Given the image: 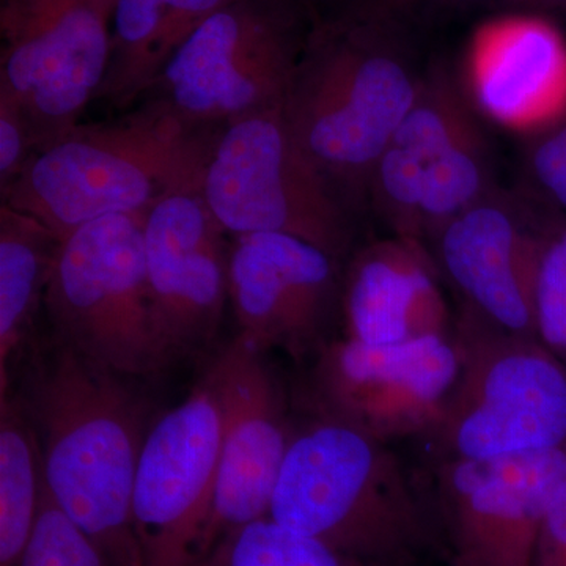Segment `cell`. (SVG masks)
I'll return each mask as SVG.
<instances>
[{"label": "cell", "mask_w": 566, "mask_h": 566, "mask_svg": "<svg viewBox=\"0 0 566 566\" xmlns=\"http://www.w3.org/2000/svg\"><path fill=\"white\" fill-rule=\"evenodd\" d=\"M222 128L144 99L41 147L0 197L63 240L98 219L148 212L172 193L202 189Z\"/></svg>", "instance_id": "obj_3"}, {"label": "cell", "mask_w": 566, "mask_h": 566, "mask_svg": "<svg viewBox=\"0 0 566 566\" xmlns=\"http://www.w3.org/2000/svg\"><path fill=\"white\" fill-rule=\"evenodd\" d=\"M528 170L539 191L566 211V118L535 142L528 155Z\"/></svg>", "instance_id": "obj_28"}, {"label": "cell", "mask_w": 566, "mask_h": 566, "mask_svg": "<svg viewBox=\"0 0 566 566\" xmlns=\"http://www.w3.org/2000/svg\"><path fill=\"white\" fill-rule=\"evenodd\" d=\"M465 81L472 104L512 132L543 133L566 118V40L536 17H505L475 32Z\"/></svg>", "instance_id": "obj_17"}, {"label": "cell", "mask_w": 566, "mask_h": 566, "mask_svg": "<svg viewBox=\"0 0 566 566\" xmlns=\"http://www.w3.org/2000/svg\"><path fill=\"white\" fill-rule=\"evenodd\" d=\"M192 566H354L329 547L273 517L252 521L219 536Z\"/></svg>", "instance_id": "obj_24"}, {"label": "cell", "mask_w": 566, "mask_h": 566, "mask_svg": "<svg viewBox=\"0 0 566 566\" xmlns=\"http://www.w3.org/2000/svg\"><path fill=\"white\" fill-rule=\"evenodd\" d=\"M270 516L354 566H419L441 547V524L400 457L327 420L293 434Z\"/></svg>", "instance_id": "obj_4"}, {"label": "cell", "mask_w": 566, "mask_h": 566, "mask_svg": "<svg viewBox=\"0 0 566 566\" xmlns=\"http://www.w3.org/2000/svg\"><path fill=\"white\" fill-rule=\"evenodd\" d=\"M458 371L453 334L398 345L345 337L331 340L314 357L305 403L315 419L390 444L433 430Z\"/></svg>", "instance_id": "obj_10"}, {"label": "cell", "mask_w": 566, "mask_h": 566, "mask_svg": "<svg viewBox=\"0 0 566 566\" xmlns=\"http://www.w3.org/2000/svg\"><path fill=\"white\" fill-rule=\"evenodd\" d=\"M311 22L300 0H232L181 44L142 102L214 126L281 109Z\"/></svg>", "instance_id": "obj_8"}, {"label": "cell", "mask_w": 566, "mask_h": 566, "mask_svg": "<svg viewBox=\"0 0 566 566\" xmlns=\"http://www.w3.org/2000/svg\"><path fill=\"white\" fill-rule=\"evenodd\" d=\"M422 81L405 25L349 11L312 13L282 115L305 155L363 218L375 164Z\"/></svg>", "instance_id": "obj_2"}, {"label": "cell", "mask_w": 566, "mask_h": 566, "mask_svg": "<svg viewBox=\"0 0 566 566\" xmlns=\"http://www.w3.org/2000/svg\"><path fill=\"white\" fill-rule=\"evenodd\" d=\"M147 212L98 219L63 238L43 318L52 338L126 378L169 367L144 253Z\"/></svg>", "instance_id": "obj_6"}, {"label": "cell", "mask_w": 566, "mask_h": 566, "mask_svg": "<svg viewBox=\"0 0 566 566\" xmlns=\"http://www.w3.org/2000/svg\"><path fill=\"white\" fill-rule=\"evenodd\" d=\"M222 411L207 374L148 430L137 464L133 523L144 566H192L211 515Z\"/></svg>", "instance_id": "obj_11"}, {"label": "cell", "mask_w": 566, "mask_h": 566, "mask_svg": "<svg viewBox=\"0 0 566 566\" xmlns=\"http://www.w3.org/2000/svg\"><path fill=\"white\" fill-rule=\"evenodd\" d=\"M543 238L512 202L491 192L430 243L463 308L506 333L538 338L535 285Z\"/></svg>", "instance_id": "obj_16"}, {"label": "cell", "mask_w": 566, "mask_h": 566, "mask_svg": "<svg viewBox=\"0 0 566 566\" xmlns=\"http://www.w3.org/2000/svg\"><path fill=\"white\" fill-rule=\"evenodd\" d=\"M354 0H312V9L318 11H335L346 9Z\"/></svg>", "instance_id": "obj_31"}, {"label": "cell", "mask_w": 566, "mask_h": 566, "mask_svg": "<svg viewBox=\"0 0 566 566\" xmlns=\"http://www.w3.org/2000/svg\"><path fill=\"white\" fill-rule=\"evenodd\" d=\"M20 397L54 501L111 566H144L133 523L145 405L126 376L46 335L28 353Z\"/></svg>", "instance_id": "obj_1"}, {"label": "cell", "mask_w": 566, "mask_h": 566, "mask_svg": "<svg viewBox=\"0 0 566 566\" xmlns=\"http://www.w3.org/2000/svg\"><path fill=\"white\" fill-rule=\"evenodd\" d=\"M222 411V449L211 515L199 554L243 524L270 516L293 431L281 385L260 352L240 335L210 370Z\"/></svg>", "instance_id": "obj_14"}, {"label": "cell", "mask_w": 566, "mask_h": 566, "mask_svg": "<svg viewBox=\"0 0 566 566\" xmlns=\"http://www.w3.org/2000/svg\"><path fill=\"white\" fill-rule=\"evenodd\" d=\"M344 264L290 234L232 237L229 303L238 335L260 352L314 359L340 315Z\"/></svg>", "instance_id": "obj_13"}, {"label": "cell", "mask_w": 566, "mask_h": 566, "mask_svg": "<svg viewBox=\"0 0 566 566\" xmlns=\"http://www.w3.org/2000/svg\"><path fill=\"white\" fill-rule=\"evenodd\" d=\"M44 469L39 436L17 394H0V566H21L39 520Z\"/></svg>", "instance_id": "obj_22"}, {"label": "cell", "mask_w": 566, "mask_h": 566, "mask_svg": "<svg viewBox=\"0 0 566 566\" xmlns=\"http://www.w3.org/2000/svg\"><path fill=\"white\" fill-rule=\"evenodd\" d=\"M535 323L539 342L566 363V227L543 238Z\"/></svg>", "instance_id": "obj_26"}, {"label": "cell", "mask_w": 566, "mask_h": 566, "mask_svg": "<svg viewBox=\"0 0 566 566\" xmlns=\"http://www.w3.org/2000/svg\"><path fill=\"white\" fill-rule=\"evenodd\" d=\"M114 7L115 0H2L0 96L20 107L39 150L80 125L96 102L109 69Z\"/></svg>", "instance_id": "obj_9"}, {"label": "cell", "mask_w": 566, "mask_h": 566, "mask_svg": "<svg viewBox=\"0 0 566 566\" xmlns=\"http://www.w3.org/2000/svg\"><path fill=\"white\" fill-rule=\"evenodd\" d=\"M460 371L427 434L441 460H490L566 449V363L538 338L461 308Z\"/></svg>", "instance_id": "obj_5"}, {"label": "cell", "mask_w": 566, "mask_h": 566, "mask_svg": "<svg viewBox=\"0 0 566 566\" xmlns=\"http://www.w3.org/2000/svg\"><path fill=\"white\" fill-rule=\"evenodd\" d=\"M433 253L423 241L392 234L349 255L342 279L345 337L398 345L450 335V315Z\"/></svg>", "instance_id": "obj_18"}, {"label": "cell", "mask_w": 566, "mask_h": 566, "mask_svg": "<svg viewBox=\"0 0 566 566\" xmlns=\"http://www.w3.org/2000/svg\"><path fill=\"white\" fill-rule=\"evenodd\" d=\"M202 193L230 237L290 234L342 263L356 251L363 216L305 155L282 107L223 126Z\"/></svg>", "instance_id": "obj_7"}, {"label": "cell", "mask_w": 566, "mask_h": 566, "mask_svg": "<svg viewBox=\"0 0 566 566\" xmlns=\"http://www.w3.org/2000/svg\"><path fill=\"white\" fill-rule=\"evenodd\" d=\"M227 234L202 189L172 193L147 212L145 268L170 363L205 352L219 333L229 303Z\"/></svg>", "instance_id": "obj_15"}, {"label": "cell", "mask_w": 566, "mask_h": 566, "mask_svg": "<svg viewBox=\"0 0 566 566\" xmlns=\"http://www.w3.org/2000/svg\"><path fill=\"white\" fill-rule=\"evenodd\" d=\"M475 129L474 112L460 88L446 74L423 77L415 104L375 164L368 211L392 234L422 241L419 210L424 170Z\"/></svg>", "instance_id": "obj_19"}, {"label": "cell", "mask_w": 566, "mask_h": 566, "mask_svg": "<svg viewBox=\"0 0 566 566\" xmlns=\"http://www.w3.org/2000/svg\"><path fill=\"white\" fill-rule=\"evenodd\" d=\"M566 482V449L441 460L436 502L450 566H534L539 527Z\"/></svg>", "instance_id": "obj_12"}, {"label": "cell", "mask_w": 566, "mask_h": 566, "mask_svg": "<svg viewBox=\"0 0 566 566\" xmlns=\"http://www.w3.org/2000/svg\"><path fill=\"white\" fill-rule=\"evenodd\" d=\"M554 2H566V0H554Z\"/></svg>", "instance_id": "obj_33"}, {"label": "cell", "mask_w": 566, "mask_h": 566, "mask_svg": "<svg viewBox=\"0 0 566 566\" xmlns=\"http://www.w3.org/2000/svg\"><path fill=\"white\" fill-rule=\"evenodd\" d=\"M300 2L308 3L312 7V0H300Z\"/></svg>", "instance_id": "obj_32"}, {"label": "cell", "mask_w": 566, "mask_h": 566, "mask_svg": "<svg viewBox=\"0 0 566 566\" xmlns=\"http://www.w3.org/2000/svg\"><path fill=\"white\" fill-rule=\"evenodd\" d=\"M21 566H111L103 551L54 501L46 483Z\"/></svg>", "instance_id": "obj_25"}, {"label": "cell", "mask_w": 566, "mask_h": 566, "mask_svg": "<svg viewBox=\"0 0 566 566\" xmlns=\"http://www.w3.org/2000/svg\"><path fill=\"white\" fill-rule=\"evenodd\" d=\"M468 2L471 0H354L352 6L340 11L386 18L406 28L412 17L422 14L423 11L457 9Z\"/></svg>", "instance_id": "obj_30"}, {"label": "cell", "mask_w": 566, "mask_h": 566, "mask_svg": "<svg viewBox=\"0 0 566 566\" xmlns=\"http://www.w3.org/2000/svg\"><path fill=\"white\" fill-rule=\"evenodd\" d=\"M534 566H566V482L554 494L543 517Z\"/></svg>", "instance_id": "obj_29"}, {"label": "cell", "mask_w": 566, "mask_h": 566, "mask_svg": "<svg viewBox=\"0 0 566 566\" xmlns=\"http://www.w3.org/2000/svg\"><path fill=\"white\" fill-rule=\"evenodd\" d=\"M62 240L44 223L0 203V394L28 356Z\"/></svg>", "instance_id": "obj_21"}, {"label": "cell", "mask_w": 566, "mask_h": 566, "mask_svg": "<svg viewBox=\"0 0 566 566\" xmlns=\"http://www.w3.org/2000/svg\"><path fill=\"white\" fill-rule=\"evenodd\" d=\"M36 150L28 118L17 104L0 96V196L9 191Z\"/></svg>", "instance_id": "obj_27"}, {"label": "cell", "mask_w": 566, "mask_h": 566, "mask_svg": "<svg viewBox=\"0 0 566 566\" xmlns=\"http://www.w3.org/2000/svg\"><path fill=\"white\" fill-rule=\"evenodd\" d=\"M491 192L490 155L479 128L450 145L424 170L419 210L423 243Z\"/></svg>", "instance_id": "obj_23"}, {"label": "cell", "mask_w": 566, "mask_h": 566, "mask_svg": "<svg viewBox=\"0 0 566 566\" xmlns=\"http://www.w3.org/2000/svg\"><path fill=\"white\" fill-rule=\"evenodd\" d=\"M232 0H115L111 61L96 102L133 109L182 43Z\"/></svg>", "instance_id": "obj_20"}]
</instances>
